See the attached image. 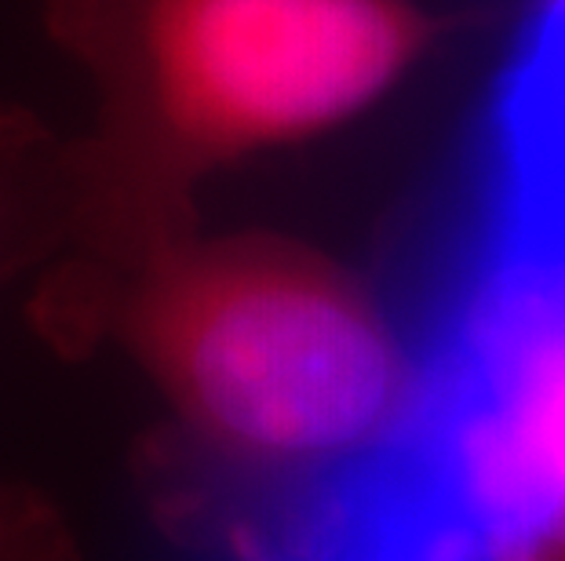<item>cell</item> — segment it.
Here are the masks:
<instances>
[{
	"label": "cell",
	"mask_w": 565,
	"mask_h": 561,
	"mask_svg": "<svg viewBox=\"0 0 565 561\" xmlns=\"http://www.w3.org/2000/svg\"><path fill=\"white\" fill-rule=\"evenodd\" d=\"M41 321L63 346H117L215 471L278 499L281 547L402 456L424 401V354L380 295L285 234L81 259Z\"/></svg>",
	"instance_id": "obj_1"
},
{
	"label": "cell",
	"mask_w": 565,
	"mask_h": 561,
	"mask_svg": "<svg viewBox=\"0 0 565 561\" xmlns=\"http://www.w3.org/2000/svg\"><path fill=\"white\" fill-rule=\"evenodd\" d=\"M44 15L99 91L66 164L92 262L201 230L204 179L362 114L435 37L408 0H44Z\"/></svg>",
	"instance_id": "obj_2"
},
{
	"label": "cell",
	"mask_w": 565,
	"mask_h": 561,
	"mask_svg": "<svg viewBox=\"0 0 565 561\" xmlns=\"http://www.w3.org/2000/svg\"><path fill=\"white\" fill-rule=\"evenodd\" d=\"M394 467L475 561H565V208L492 201Z\"/></svg>",
	"instance_id": "obj_3"
},
{
	"label": "cell",
	"mask_w": 565,
	"mask_h": 561,
	"mask_svg": "<svg viewBox=\"0 0 565 561\" xmlns=\"http://www.w3.org/2000/svg\"><path fill=\"white\" fill-rule=\"evenodd\" d=\"M497 172L500 183L565 194V0H544L503 85Z\"/></svg>",
	"instance_id": "obj_4"
},
{
	"label": "cell",
	"mask_w": 565,
	"mask_h": 561,
	"mask_svg": "<svg viewBox=\"0 0 565 561\" xmlns=\"http://www.w3.org/2000/svg\"><path fill=\"white\" fill-rule=\"evenodd\" d=\"M0 561H84L55 504L19 485H0Z\"/></svg>",
	"instance_id": "obj_5"
}]
</instances>
